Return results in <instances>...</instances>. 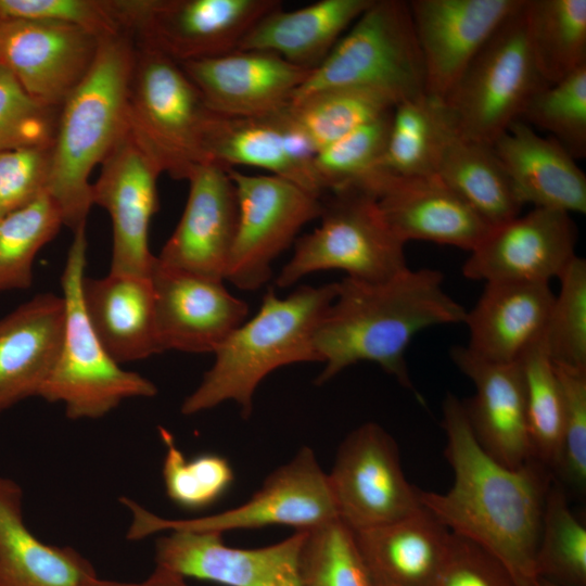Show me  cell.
Wrapping results in <instances>:
<instances>
[{
  "mask_svg": "<svg viewBox=\"0 0 586 586\" xmlns=\"http://www.w3.org/2000/svg\"><path fill=\"white\" fill-rule=\"evenodd\" d=\"M523 4L493 34L440 102L459 136L493 146L545 81L525 35Z\"/></svg>",
  "mask_w": 586,
  "mask_h": 586,
  "instance_id": "obj_8",
  "label": "cell"
},
{
  "mask_svg": "<svg viewBox=\"0 0 586 586\" xmlns=\"http://www.w3.org/2000/svg\"><path fill=\"white\" fill-rule=\"evenodd\" d=\"M209 114L179 63L135 41L127 131L160 174L188 180L206 163L203 139Z\"/></svg>",
  "mask_w": 586,
  "mask_h": 586,
  "instance_id": "obj_6",
  "label": "cell"
},
{
  "mask_svg": "<svg viewBox=\"0 0 586 586\" xmlns=\"http://www.w3.org/2000/svg\"><path fill=\"white\" fill-rule=\"evenodd\" d=\"M373 195L404 243L429 241L471 252L492 229L435 175L405 177L384 170Z\"/></svg>",
  "mask_w": 586,
  "mask_h": 586,
  "instance_id": "obj_23",
  "label": "cell"
},
{
  "mask_svg": "<svg viewBox=\"0 0 586 586\" xmlns=\"http://www.w3.org/2000/svg\"><path fill=\"white\" fill-rule=\"evenodd\" d=\"M559 280L544 346L553 365L586 368V260L576 255Z\"/></svg>",
  "mask_w": 586,
  "mask_h": 586,
  "instance_id": "obj_43",
  "label": "cell"
},
{
  "mask_svg": "<svg viewBox=\"0 0 586 586\" xmlns=\"http://www.w3.org/2000/svg\"><path fill=\"white\" fill-rule=\"evenodd\" d=\"M132 37H103L92 67L59 110L48 193L73 232L86 226L92 203V170L127 131Z\"/></svg>",
  "mask_w": 586,
  "mask_h": 586,
  "instance_id": "obj_3",
  "label": "cell"
},
{
  "mask_svg": "<svg viewBox=\"0 0 586 586\" xmlns=\"http://www.w3.org/2000/svg\"><path fill=\"white\" fill-rule=\"evenodd\" d=\"M520 202L533 207L586 213V176L553 138L517 120L494 143Z\"/></svg>",
  "mask_w": 586,
  "mask_h": 586,
  "instance_id": "obj_27",
  "label": "cell"
},
{
  "mask_svg": "<svg viewBox=\"0 0 586 586\" xmlns=\"http://www.w3.org/2000/svg\"><path fill=\"white\" fill-rule=\"evenodd\" d=\"M100 39L72 24L0 18V65L31 98L60 109L92 67Z\"/></svg>",
  "mask_w": 586,
  "mask_h": 586,
  "instance_id": "obj_14",
  "label": "cell"
},
{
  "mask_svg": "<svg viewBox=\"0 0 586 586\" xmlns=\"http://www.w3.org/2000/svg\"><path fill=\"white\" fill-rule=\"evenodd\" d=\"M444 115L426 94L399 101L393 109L381 168L396 176H434V160Z\"/></svg>",
  "mask_w": 586,
  "mask_h": 586,
  "instance_id": "obj_37",
  "label": "cell"
},
{
  "mask_svg": "<svg viewBox=\"0 0 586 586\" xmlns=\"http://www.w3.org/2000/svg\"><path fill=\"white\" fill-rule=\"evenodd\" d=\"M444 276L430 268H407L379 282L343 278L322 316L315 336L323 369L315 383L322 385L347 367L377 364L404 387L413 386L405 353L422 330L463 323L467 309L443 289Z\"/></svg>",
  "mask_w": 586,
  "mask_h": 586,
  "instance_id": "obj_2",
  "label": "cell"
},
{
  "mask_svg": "<svg viewBox=\"0 0 586 586\" xmlns=\"http://www.w3.org/2000/svg\"><path fill=\"white\" fill-rule=\"evenodd\" d=\"M122 30L177 63L237 50L278 0H113Z\"/></svg>",
  "mask_w": 586,
  "mask_h": 586,
  "instance_id": "obj_11",
  "label": "cell"
},
{
  "mask_svg": "<svg viewBox=\"0 0 586 586\" xmlns=\"http://www.w3.org/2000/svg\"><path fill=\"white\" fill-rule=\"evenodd\" d=\"M119 501L131 514L126 535L130 540L177 530L222 534L289 525L302 531L339 519L328 475L309 447L301 448L289 462L273 470L247 501L216 514L171 520L152 513L128 497Z\"/></svg>",
  "mask_w": 586,
  "mask_h": 586,
  "instance_id": "obj_10",
  "label": "cell"
},
{
  "mask_svg": "<svg viewBox=\"0 0 586 586\" xmlns=\"http://www.w3.org/2000/svg\"><path fill=\"white\" fill-rule=\"evenodd\" d=\"M336 294V282L301 285L286 297L269 290L258 311L239 326L214 353L213 366L182 402L184 416L233 402L243 418L253 411V397L272 371L298 362H320L314 336Z\"/></svg>",
  "mask_w": 586,
  "mask_h": 586,
  "instance_id": "obj_4",
  "label": "cell"
},
{
  "mask_svg": "<svg viewBox=\"0 0 586 586\" xmlns=\"http://www.w3.org/2000/svg\"><path fill=\"white\" fill-rule=\"evenodd\" d=\"M327 475L337 518L352 531L397 521L422 507L420 489L404 474L396 442L375 422L344 438Z\"/></svg>",
  "mask_w": 586,
  "mask_h": 586,
  "instance_id": "obj_13",
  "label": "cell"
},
{
  "mask_svg": "<svg viewBox=\"0 0 586 586\" xmlns=\"http://www.w3.org/2000/svg\"><path fill=\"white\" fill-rule=\"evenodd\" d=\"M64 322L63 297L48 292L0 319V413L38 396L58 357Z\"/></svg>",
  "mask_w": 586,
  "mask_h": 586,
  "instance_id": "obj_25",
  "label": "cell"
},
{
  "mask_svg": "<svg viewBox=\"0 0 586 586\" xmlns=\"http://www.w3.org/2000/svg\"><path fill=\"white\" fill-rule=\"evenodd\" d=\"M160 175L128 131L102 162L92 183V203L112 220L111 272L150 276L155 256L149 247V228L158 208Z\"/></svg>",
  "mask_w": 586,
  "mask_h": 586,
  "instance_id": "obj_19",
  "label": "cell"
},
{
  "mask_svg": "<svg viewBox=\"0 0 586 586\" xmlns=\"http://www.w3.org/2000/svg\"><path fill=\"white\" fill-rule=\"evenodd\" d=\"M372 583H373V586H396V585H393V584H390V583H386V582H383L381 579H377L373 577H372Z\"/></svg>",
  "mask_w": 586,
  "mask_h": 586,
  "instance_id": "obj_51",
  "label": "cell"
},
{
  "mask_svg": "<svg viewBox=\"0 0 586 586\" xmlns=\"http://www.w3.org/2000/svg\"><path fill=\"white\" fill-rule=\"evenodd\" d=\"M298 566L302 586H373L354 532L339 519L306 530Z\"/></svg>",
  "mask_w": 586,
  "mask_h": 586,
  "instance_id": "obj_40",
  "label": "cell"
},
{
  "mask_svg": "<svg viewBox=\"0 0 586 586\" xmlns=\"http://www.w3.org/2000/svg\"><path fill=\"white\" fill-rule=\"evenodd\" d=\"M535 568L538 578L586 586V527L573 514L555 479L545 500Z\"/></svg>",
  "mask_w": 586,
  "mask_h": 586,
  "instance_id": "obj_39",
  "label": "cell"
},
{
  "mask_svg": "<svg viewBox=\"0 0 586 586\" xmlns=\"http://www.w3.org/2000/svg\"><path fill=\"white\" fill-rule=\"evenodd\" d=\"M187 181L183 213L156 258L166 266L225 281L238 222L234 184L227 169L214 163L196 167Z\"/></svg>",
  "mask_w": 586,
  "mask_h": 586,
  "instance_id": "obj_21",
  "label": "cell"
},
{
  "mask_svg": "<svg viewBox=\"0 0 586 586\" xmlns=\"http://www.w3.org/2000/svg\"><path fill=\"white\" fill-rule=\"evenodd\" d=\"M51 167V145L0 151V216L48 192Z\"/></svg>",
  "mask_w": 586,
  "mask_h": 586,
  "instance_id": "obj_47",
  "label": "cell"
},
{
  "mask_svg": "<svg viewBox=\"0 0 586 586\" xmlns=\"http://www.w3.org/2000/svg\"><path fill=\"white\" fill-rule=\"evenodd\" d=\"M0 18L66 23L99 38L123 31L113 0H0Z\"/></svg>",
  "mask_w": 586,
  "mask_h": 586,
  "instance_id": "obj_46",
  "label": "cell"
},
{
  "mask_svg": "<svg viewBox=\"0 0 586 586\" xmlns=\"http://www.w3.org/2000/svg\"><path fill=\"white\" fill-rule=\"evenodd\" d=\"M206 163L267 169L323 198L316 179L314 150L288 119L284 107L262 116L231 117L211 112L203 139Z\"/></svg>",
  "mask_w": 586,
  "mask_h": 586,
  "instance_id": "obj_22",
  "label": "cell"
},
{
  "mask_svg": "<svg viewBox=\"0 0 586 586\" xmlns=\"http://www.w3.org/2000/svg\"><path fill=\"white\" fill-rule=\"evenodd\" d=\"M553 368L562 396V441L553 475L582 491L586 485V368Z\"/></svg>",
  "mask_w": 586,
  "mask_h": 586,
  "instance_id": "obj_45",
  "label": "cell"
},
{
  "mask_svg": "<svg viewBox=\"0 0 586 586\" xmlns=\"http://www.w3.org/2000/svg\"><path fill=\"white\" fill-rule=\"evenodd\" d=\"M399 101L396 95L377 88L335 87L291 101L284 112L316 154L357 127L393 110Z\"/></svg>",
  "mask_w": 586,
  "mask_h": 586,
  "instance_id": "obj_34",
  "label": "cell"
},
{
  "mask_svg": "<svg viewBox=\"0 0 586 586\" xmlns=\"http://www.w3.org/2000/svg\"><path fill=\"white\" fill-rule=\"evenodd\" d=\"M450 357L474 385V395L462 404L483 449L508 468H518L534 458L518 361L489 362L474 356L466 346H454Z\"/></svg>",
  "mask_w": 586,
  "mask_h": 586,
  "instance_id": "obj_24",
  "label": "cell"
},
{
  "mask_svg": "<svg viewBox=\"0 0 586 586\" xmlns=\"http://www.w3.org/2000/svg\"><path fill=\"white\" fill-rule=\"evenodd\" d=\"M82 586H189L186 578L166 569L155 565L154 571L140 582H122L99 578L98 575L88 577Z\"/></svg>",
  "mask_w": 586,
  "mask_h": 586,
  "instance_id": "obj_49",
  "label": "cell"
},
{
  "mask_svg": "<svg viewBox=\"0 0 586 586\" xmlns=\"http://www.w3.org/2000/svg\"><path fill=\"white\" fill-rule=\"evenodd\" d=\"M306 530L259 548H234L222 534L177 530L157 538L156 566L184 578L225 586H302L300 553Z\"/></svg>",
  "mask_w": 586,
  "mask_h": 586,
  "instance_id": "obj_18",
  "label": "cell"
},
{
  "mask_svg": "<svg viewBox=\"0 0 586 586\" xmlns=\"http://www.w3.org/2000/svg\"><path fill=\"white\" fill-rule=\"evenodd\" d=\"M73 233L61 278L65 305L62 343L38 397L62 404L69 419H99L126 399L154 397L157 387L141 374L123 369L95 335L81 296L86 229Z\"/></svg>",
  "mask_w": 586,
  "mask_h": 586,
  "instance_id": "obj_5",
  "label": "cell"
},
{
  "mask_svg": "<svg viewBox=\"0 0 586 586\" xmlns=\"http://www.w3.org/2000/svg\"><path fill=\"white\" fill-rule=\"evenodd\" d=\"M552 135L573 158L586 155V65L527 101L520 119Z\"/></svg>",
  "mask_w": 586,
  "mask_h": 586,
  "instance_id": "obj_41",
  "label": "cell"
},
{
  "mask_svg": "<svg viewBox=\"0 0 586 586\" xmlns=\"http://www.w3.org/2000/svg\"><path fill=\"white\" fill-rule=\"evenodd\" d=\"M523 17L530 52L545 84L586 65V0H524Z\"/></svg>",
  "mask_w": 586,
  "mask_h": 586,
  "instance_id": "obj_33",
  "label": "cell"
},
{
  "mask_svg": "<svg viewBox=\"0 0 586 586\" xmlns=\"http://www.w3.org/2000/svg\"><path fill=\"white\" fill-rule=\"evenodd\" d=\"M433 586H515L504 565L471 540L451 533L444 565Z\"/></svg>",
  "mask_w": 586,
  "mask_h": 586,
  "instance_id": "obj_48",
  "label": "cell"
},
{
  "mask_svg": "<svg viewBox=\"0 0 586 586\" xmlns=\"http://www.w3.org/2000/svg\"><path fill=\"white\" fill-rule=\"evenodd\" d=\"M576 227L566 212L533 207L493 227L470 252L462 273L486 282L549 283L575 258Z\"/></svg>",
  "mask_w": 586,
  "mask_h": 586,
  "instance_id": "obj_16",
  "label": "cell"
},
{
  "mask_svg": "<svg viewBox=\"0 0 586 586\" xmlns=\"http://www.w3.org/2000/svg\"><path fill=\"white\" fill-rule=\"evenodd\" d=\"M81 296L95 335L117 364L162 353L156 337L150 276L111 271L101 278L85 276Z\"/></svg>",
  "mask_w": 586,
  "mask_h": 586,
  "instance_id": "obj_28",
  "label": "cell"
},
{
  "mask_svg": "<svg viewBox=\"0 0 586 586\" xmlns=\"http://www.w3.org/2000/svg\"><path fill=\"white\" fill-rule=\"evenodd\" d=\"M59 110L31 98L0 65V151L52 145Z\"/></svg>",
  "mask_w": 586,
  "mask_h": 586,
  "instance_id": "obj_44",
  "label": "cell"
},
{
  "mask_svg": "<svg viewBox=\"0 0 586 586\" xmlns=\"http://www.w3.org/2000/svg\"><path fill=\"white\" fill-rule=\"evenodd\" d=\"M353 532L371 576L396 586H433L451 542V532L423 507Z\"/></svg>",
  "mask_w": 586,
  "mask_h": 586,
  "instance_id": "obj_29",
  "label": "cell"
},
{
  "mask_svg": "<svg viewBox=\"0 0 586 586\" xmlns=\"http://www.w3.org/2000/svg\"><path fill=\"white\" fill-rule=\"evenodd\" d=\"M158 430L165 445L162 476L168 498L187 510H202L219 500L234 479L229 461L216 454H202L188 460L173 434L162 426Z\"/></svg>",
  "mask_w": 586,
  "mask_h": 586,
  "instance_id": "obj_42",
  "label": "cell"
},
{
  "mask_svg": "<svg viewBox=\"0 0 586 586\" xmlns=\"http://www.w3.org/2000/svg\"><path fill=\"white\" fill-rule=\"evenodd\" d=\"M538 582H539V586H563V585L553 583V582H550V581H547V579H543V578H539Z\"/></svg>",
  "mask_w": 586,
  "mask_h": 586,
  "instance_id": "obj_50",
  "label": "cell"
},
{
  "mask_svg": "<svg viewBox=\"0 0 586 586\" xmlns=\"http://www.w3.org/2000/svg\"><path fill=\"white\" fill-rule=\"evenodd\" d=\"M392 112L357 127L315 154L314 173L324 195L343 189L366 190L382 169Z\"/></svg>",
  "mask_w": 586,
  "mask_h": 586,
  "instance_id": "obj_38",
  "label": "cell"
},
{
  "mask_svg": "<svg viewBox=\"0 0 586 586\" xmlns=\"http://www.w3.org/2000/svg\"><path fill=\"white\" fill-rule=\"evenodd\" d=\"M442 424L454 483L444 494L420 489L421 506L495 557L515 586H539L535 559L552 472L535 458L508 468L491 457L453 394L443 402Z\"/></svg>",
  "mask_w": 586,
  "mask_h": 586,
  "instance_id": "obj_1",
  "label": "cell"
},
{
  "mask_svg": "<svg viewBox=\"0 0 586 586\" xmlns=\"http://www.w3.org/2000/svg\"><path fill=\"white\" fill-rule=\"evenodd\" d=\"M95 574L75 549L44 544L30 532L21 486L0 475V586H82Z\"/></svg>",
  "mask_w": 586,
  "mask_h": 586,
  "instance_id": "obj_30",
  "label": "cell"
},
{
  "mask_svg": "<svg viewBox=\"0 0 586 586\" xmlns=\"http://www.w3.org/2000/svg\"><path fill=\"white\" fill-rule=\"evenodd\" d=\"M521 370L533 456L553 474L562 441V396L543 336L517 360Z\"/></svg>",
  "mask_w": 586,
  "mask_h": 586,
  "instance_id": "obj_36",
  "label": "cell"
},
{
  "mask_svg": "<svg viewBox=\"0 0 586 586\" xmlns=\"http://www.w3.org/2000/svg\"><path fill=\"white\" fill-rule=\"evenodd\" d=\"M156 337L161 352L215 353L247 318V304L221 279L153 262Z\"/></svg>",
  "mask_w": 586,
  "mask_h": 586,
  "instance_id": "obj_15",
  "label": "cell"
},
{
  "mask_svg": "<svg viewBox=\"0 0 586 586\" xmlns=\"http://www.w3.org/2000/svg\"><path fill=\"white\" fill-rule=\"evenodd\" d=\"M522 1H408L423 64L425 94L441 102Z\"/></svg>",
  "mask_w": 586,
  "mask_h": 586,
  "instance_id": "obj_17",
  "label": "cell"
},
{
  "mask_svg": "<svg viewBox=\"0 0 586 586\" xmlns=\"http://www.w3.org/2000/svg\"><path fill=\"white\" fill-rule=\"evenodd\" d=\"M373 0H320L307 7L267 13L246 33L237 50L275 53L315 68Z\"/></svg>",
  "mask_w": 586,
  "mask_h": 586,
  "instance_id": "obj_31",
  "label": "cell"
},
{
  "mask_svg": "<svg viewBox=\"0 0 586 586\" xmlns=\"http://www.w3.org/2000/svg\"><path fill=\"white\" fill-rule=\"evenodd\" d=\"M434 174L492 228L513 219L524 206L493 146L459 136L445 116Z\"/></svg>",
  "mask_w": 586,
  "mask_h": 586,
  "instance_id": "obj_32",
  "label": "cell"
},
{
  "mask_svg": "<svg viewBox=\"0 0 586 586\" xmlns=\"http://www.w3.org/2000/svg\"><path fill=\"white\" fill-rule=\"evenodd\" d=\"M63 225L62 213L48 192L0 216V293L31 286L36 255Z\"/></svg>",
  "mask_w": 586,
  "mask_h": 586,
  "instance_id": "obj_35",
  "label": "cell"
},
{
  "mask_svg": "<svg viewBox=\"0 0 586 586\" xmlns=\"http://www.w3.org/2000/svg\"><path fill=\"white\" fill-rule=\"evenodd\" d=\"M553 300L549 283L486 282L476 304L466 311V347L489 362H515L543 336Z\"/></svg>",
  "mask_w": 586,
  "mask_h": 586,
  "instance_id": "obj_26",
  "label": "cell"
},
{
  "mask_svg": "<svg viewBox=\"0 0 586 586\" xmlns=\"http://www.w3.org/2000/svg\"><path fill=\"white\" fill-rule=\"evenodd\" d=\"M322 198L320 225L300 238L276 285L290 288L307 275L342 270L347 278L379 282L407 268L404 243L384 218L374 195L343 189Z\"/></svg>",
  "mask_w": 586,
  "mask_h": 586,
  "instance_id": "obj_7",
  "label": "cell"
},
{
  "mask_svg": "<svg viewBox=\"0 0 586 586\" xmlns=\"http://www.w3.org/2000/svg\"><path fill=\"white\" fill-rule=\"evenodd\" d=\"M335 87L377 88L400 101L425 94L408 1L373 0L291 101Z\"/></svg>",
  "mask_w": 586,
  "mask_h": 586,
  "instance_id": "obj_9",
  "label": "cell"
},
{
  "mask_svg": "<svg viewBox=\"0 0 586 586\" xmlns=\"http://www.w3.org/2000/svg\"><path fill=\"white\" fill-rule=\"evenodd\" d=\"M180 66L208 110L231 117L262 116L281 110L313 71L257 50H234Z\"/></svg>",
  "mask_w": 586,
  "mask_h": 586,
  "instance_id": "obj_20",
  "label": "cell"
},
{
  "mask_svg": "<svg viewBox=\"0 0 586 586\" xmlns=\"http://www.w3.org/2000/svg\"><path fill=\"white\" fill-rule=\"evenodd\" d=\"M226 169L235 188L238 222L225 281L255 291L268 282L273 260L300 230L320 218L322 198L278 176Z\"/></svg>",
  "mask_w": 586,
  "mask_h": 586,
  "instance_id": "obj_12",
  "label": "cell"
}]
</instances>
